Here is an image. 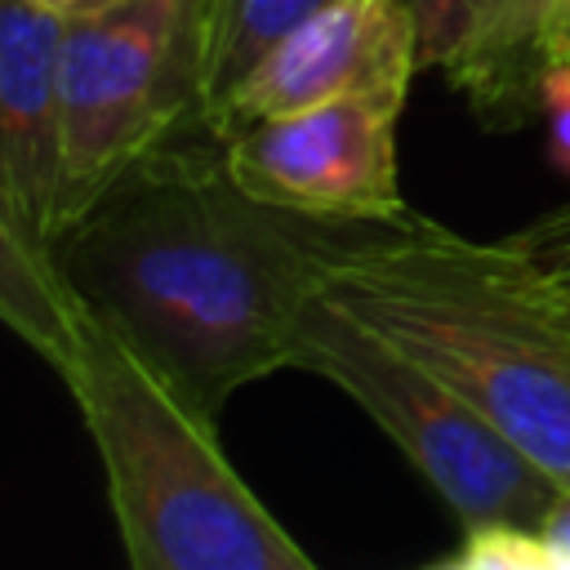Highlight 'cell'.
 <instances>
[{
	"mask_svg": "<svg viewBox=\"0 0 570 570\" xmlns=\"http://www.w3.org/2000/svg\"><path fill=\"white\" fill-rule=\"evenodd\" d=\"M321 218L254 200L209 120L129 165L53 254L102 316L200 419L294 365V321L316 285Z\"/></svg>",
	"mask_w": 570,
	"mask_h": 570,
	"instance_id": "cell-1",
	"label": "cell"
},
{
	"mask_svg": "<svg viewBox=\"0 0 570 570\" xmlns=\"http://www.w3.org/2000/svg\"><path fill=\"white\" fill-rule=\"evenodd\" d=\"M316 285L570 490V303L512 240H472L414 209L325 223Z\"/></svg>",
	"mask_w": 570,
	"mask_h": 570,
	"instance_id": "cell-2",
	"label": "cell"
},
{
	"mask_svg": "<svg viewBox=\"0 0 570 570\" xmlns=\"http://www.w3.org/2000/svg\"><path fill=\"white\" fill-rule=\"evenodd\" d=\"M120 525L129 570H316L254 499L200 419L102 316L80 321L53 361Z\"/></svg>",
	"mask_w": 570,
	"mask_h": 570,
	"instance_id": "cell-3",
	"label": "cell"
},
{
	"mask_svg": "<svg viewBox=\"0 0 570 570\" xmlns=\"http://www.w3.org/2000/svg\"><path fill=\"white\" fill-rule=\"evenodd\" d=\"M294 370H312L343 387L432 481L468 534H543L570 494L445 379L387 343L321 285H312L294 321Z\"/></svg>",
	"mask_w": 570,
	"mask_h": 570,
	"instance_id": "cell-4",
	"label": "cell"
},
{
	"mask_svg": "<svg viewBox=\"0 0 570 570\" xmlns=\"http://www.w3.org/2000/svg\"><path fill=\"white\" fill-rule=\"evenodd\" d=\"M209 0H98L62 18V209L80 218L129 165L205 111Z\"/></svg>",
	"mask_w": 570,
	"mask_h": 570,
	"instance_id": "cell-5",
	"label": "cell"
},
{
	"mask_svg": "<svg viewBox=\"0 0 570 570\" xmlns=\"http://www.w3.org/2000/svg\"><path fill=\"white\" fill-rule=\"evenodd\" d=\"M405 98L347 94L223 134L236 183L276 209L321 223H387L401 196L396 120Z\"/></svg>",
	"mask_w": 570,
	"mask_h": 570,
	"instance_id": "cell-6",
	"label": "cell"
},
{
	"mask_svg": "<svg viewBox=\"0 0 570 570\" xmlns=\"http://www.w3.org/2000/svg\"><path fill=\"white\" fill-rule=\"evenodd\" d=\"M419 67L414 18L401 0H330L249 67L209 111V125L232 134L347 94L405 98Z\"/></svg>",
	"mask_w": 570,
	"mask_h": 570,
	"instance_id": "cell-7",
	"label": "cell"
},
{
	"mask_svg": "<svg viewBox=\"0 0 570 570\" xmlns=\"http://www.w3.org/2000/svg\"><path fill=\"white\" fill-rule=\"evenodd\" d=\"M62 13L0 0V223L49 240L62 209Z\"/></svg>",
	"mask_w": 570,
	"mask_h": 570,
	"instance_id": "cell-8",
	"label": "cell"
},
{
	"mask_svg": "<svg viewBox=\"0 0 570 570\" xmlns=\"http://www.w3.org/2000/svg\"><path fill=\"white\" fill-rule=\"evenodd\" d=\"M552 4L557 0H485L481 31L450 71V85L490 129H517L539 111Z\"/></svg>",
	"mask_w": 570,
	"mask_h": 570,
	"instance_id": "cell-9",
	"label": "cell"
},
{
	"mask_svg": "<svg viewBox=\"0 0 570 570\" xmlns=\"http://www.w3.org/2000/svg\"><path fill=\"white\" fill-rule=\"evenodd\" d=\"M80 294L58 267L49 240L0 223V312L53 365L80 321Z\"/></svg>",
	"mask_w": 570,
	"mask_h": 570,
	"instance_id": "cell-10",
	"label": "cell"
},
{
	"mask_svg": "<svg viewBox=\"0 0 570 570\" xmlns=\"http://www.w3.org/2000/svg\"><path fill=\"white\" fill-rule=\"evenodd\" d=\"M330 0H209L205 13V111H214L249 67Z\"/></svg>",
	"mask_w": 570,
	"mask_h": 570,
	"instance_id": "cell-11",
	"label": "cell"
},
{
	"mask_svg": "<svg viewBox=\"0 0 570 570\" xmlns=\"http://www.w3.org/2000/svg\"><path fill=\"white\" fill-rule=\"evenodd\" d=\"M405 13L414 18V36H419V62L436 67V71H454L485 18V0H401Z\"/></svg>",
	"mask_w": 570,
	"mask_h": 570,
	"instance_id": "cell-12",
	"label": "cell"
},
{
	"mask_svg": "<svg viewBox=\"0 0 570 570\" xmlns=\"http://www.w3.org/2000/svg\"><path fill=\"white\" fill-rule=\"evenodd\" d=\"M436 570H570V552L525 530H472L463 552Z\"/></svg>",
	"mask_w": 570,
	"mask_h": 570,
	"instance_id": "cell-13",
	"label": "cell"
},
{
	"mask_svg": "<svg viewBox=\"0 0 570 570\" xmlns=\"http://www.w3.org/2000/svg\"><path fill=\"white\" fill-rule=\"evenodd\" d=\"M508 240H512V245L557 285V294L570 303V205L548 209L543 218L525 223V227L512 232Z\"/></svg>",
	"mask_w": 570,
	"mask_h": 570,
	"instance_id": "cell-14",
	"label": "cell"
},
{
	"mask_svg": "<svg viewBox=\"0 0 570 570\" xmlns=\"http://www.w3.org/2000/svg\"><path fill=\"white\" fill-rule=\"evenodd\" d=\"M539 116L548 125V160L570 178V62H557L543 71Z\"/></svg>",
	"mask_w": 570,
	"mask_h": 570,
	"instance_id": "cell-15",
	"label": "cell"
},
{
	"mask_svg": "<svg viewBox=\"0 0 570 570\" xmlns=\"http://www.w3.org/2000/svg\"><path fill=\"white\" fill-rule=\"evenodd\" d=\"M548 67L557 62H570V0H557L552 4V22H548Z\"/></svg>",
	"mask_w": 570,
	"mask_h": 570,
	"instance_id": "cell-16",
	"label": "cell"
},
{
	"mask_svg": "<svg viewBox=\"0 0 570 570\" xmlns=\"http://www.w3.org/2000/svg\"><path fill=\"white\" fill-rule=\"evenodd\" d=\"M40 4H49L53 13H62V18H67V13H76V9H85V4H98V0H40Z\"/></svg>",
	"mask_w": 570,
	"mask_h": 570,
	"instance_id": "cell-17",
	"label": "cell"
}]
</instances>
